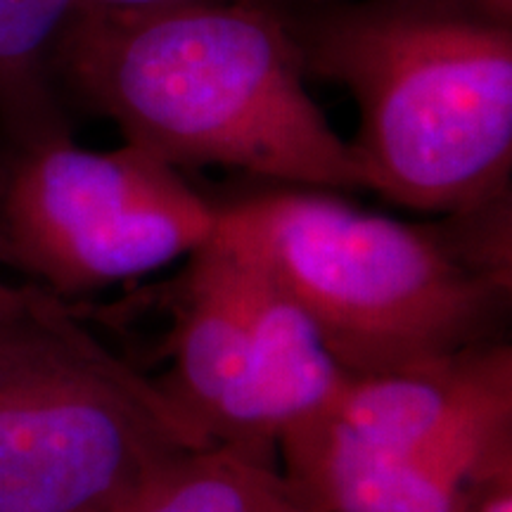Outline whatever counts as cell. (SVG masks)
<instances>
[{"label": "cell", "mask_w": 512, "mask_h": 512, "mask_svg": "<svg viewBox=\"0 0 512 512\" xmlns=\"http://www.w3.org/2000/svg\"><path fill=\"white\" fill-rule=\"evenodd\" d=\"M306 76L287 8L264 0L83 5L55 53L64 105L110 119L124 143L178 171L221 166L275 185L366 190L354 147Z\"/></svg>", "instance_id": "obj_1"}, {"label": "cell", "mask_w": 512, "mask_h": 512, "mask_svg": "<svg viewBox=\"0 0 512 512\" xmlns=\"http://www.w3.org/2000/svg\"><path fill=\"white\" fill-rule=\"evenodd\" d=\"M510 216V195L408 223L275 185L219 204L216 230L304 306L344 373L370 377L508 342Z\"/></svg>", "instance_id": "obj_2"}, {"label": "cell", "mask_w": 512, "mask_h": 512, "mask_svg": "<svg viewBox=\"0 0 512 512\" xmlns=\"http://www.w3.org/2000/svg\"><path fill=\"white\" fill-rule=\"evenodd\" d=\"M306 74L344 86L366 190L425 214L510 195L512 19L470 0H302Z\"/></svg>", "instance_id": "obj_3"}, {"label": "cell", "mask_w": 512, "mask_h": 512, "mask_svg": "<svg viewBox=\"0 0 512 512\" xmlns=\"http://www.w3.org/2000/svg\"><path fill=\"white\" fill-rule=\"evenodd\" d=\"M202 448L64 299L29 283L0 306V512H126Z\"/></svg>", "instance_id": "obj_4"}, {"label": "cell", "mask_w": 512, "mask_h": 512, "mask_svg": "<svg viewBox=\"0 0 512 512\" xmlns=\"http://www.w3.org/2000/svg\"><path fill=\"white\" fill-rule=\"evenodd\" d=\"M166 347L169 373L157 384L183 420L209 446L264 465L349 380L304 306L219 230L185 259Z\"/></svg>", "instance_id": "obj_5"}, {"label": "cell", "mask_w": 512, "mask_h": 512, "mask_svg": "<svg viewBox=\"0 0 512 512\" xmlns=\"http://www.w3.org/2000/svg\"><path fill=\"white\" fill-rule=\"evenodd\" d=\"M219 204L140 147L72 136L0 140V245L8 266L67 302L185 261L214 238Z\"/></svg>", "instance_id": "obj_6"}, {"label": "cell", "mask_w": 512, "mask_h": 512, "mask_svg": "<svg viewBox=\"0 0 512 512\" xmlns=\"http://www.w3.org/2000/svg\"><path fill=\"white\" fill-rule=\"evenodd\" d=\"M320 420L370 451L475 477L512 451V347L498 342L427 366L349 377Z\"/></svg>", "instance_id": "obj_7"}, {"label": "cell", "mask_w": 512, "mask_h": 512, "mask_svg": "<svg viewBox=\"0 0 512 512\" xmlns=\"http://www.w3.org/2000/svg\"><path fill=\"white\" fill-rule=\"evenodd\" d=\"M280 475L316 512H465L472 477L370 451L309 420L280 439Z\"/></svg>", "instance_id": "obj_8"}, {"label": "cell", "mask_w": 512, "mask_h": 512, "mask_svg": "<svg viewBox=\"0 0 512 512\" xmlns=\"http://www.w3.org/2000/svg\"><path fill=\"white\" fill-rule=\"evenodd\" d=\"M86 0H0V140L36 145L72 136L55 53Z\"/></svg>", "instance_id": "obj_9"}, {"label": "cell", "mask_w": 512, "mask_h": 512, "mask_svg": "<svg viewBox=\"0 0 512 512\" xmlns=\"http://www.w3.org/2000/svg\"><path fill=\"white\" fill-rule=\"evenodd\" d=\"M261 467L264 463L230 448L192 451L171 465L126 512H264Z\"/></svg>", "instance_id": "obj_10"}, {"label": "cell", "mask_w": 512, "mask_h": 512, "mask_svg": "<svg viewBox=\"0 0 512 512\" xmlns=\"http://www.w3.org/2000/svg\"><path fill=\"white\" fill-rule=\"evenodd\" d=\"M465 512H512V451L496 456L472 477Z\"/></svg>", "instance_id": "obj_11"}, {"label": "cell", "mask_w": 512, "mask_h": 512, "mask_svg": "<svg viewBox=\"0 0 512 512\" xmlns=\"http://www.w3.org/2000/svg\"><path fill=\"white\" fill-rule=\"evenodd\" d=\"M259 486H261V508H264V512H316L313 508H309L302 498L294 494L290 486H287L278 467L273 465L261 467Z\"/></svg>", "instance_id": "obj_12"}, {"label": "cell", "mask_w": 512, "mask_h": 512, "mask_svg": "<svg viewBox=\"0 0 512 512\" xmlns=\"http://www.w3.org/2000/svg\"><path fill=\"white\" fill-rule=\"evenodd\" d=\"M171 3H188V0H86V5L93 8H112V10H136V8H155V5H171ZM264 3H275L290 8L299 0H264Z\"/></svg>", "instance_id": "obj_13"}, {"label": "cell", "mask_w": 512, "mask_h": 512, "mask_svg": "<svg viewBox=\"0 0 512 512\" xmlns=\"http://www.w3.org/2000/svg\"><path fill=\"white\" fill-rule=\"evenodd\" d=\"M470 3L501 19H512V0H470Z\"/></svg>", "instance_id": "obj_14"}, {"label": "cell", "mask_w": 512, "mask_h": 512, "mask_svg": "<svg viewBox=\"0 0 512 512\" xmlns=\"http://www.w3.org/2000/svg\"><path fill=\"white\" fill-rule=\"evenodd\" d=\"M19 292H22V285H8L0 280V306L10 304L12 299H17Z\"/></svg>", "instance_id": "obj_15"}]
</instances>
